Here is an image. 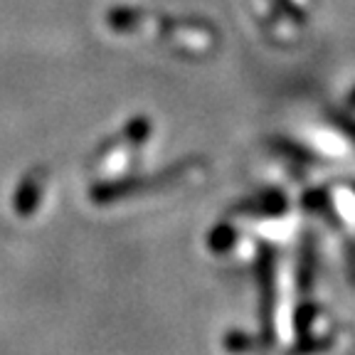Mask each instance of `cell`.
I'll use <instances>...</instances> for the list:
<instances>
[{
	"label": "cell",
	"instance_id": "cell-1",
	"mask_svg": "<svg viewBox=\"0 0 355 355\" xmlns=\"http://www.w3.org/2000/svg\"><path fill=\"white\" fill-rule=\"evenodd\" d=\"M198 168V158H185V161L173 163V166L163 168L158 173H148V175H126L114 178V180H101V183H94L89 188V200H92V205H114V202L131 200L136 195L150 193V190L171 188Z\"/></svg>",
	"mask_w": 355,
	"mask_h": 355
},
{
	"label": "cell",
	"instance_id": "cell-2",
	"mask_svg": "<svg viewBox=\"0 0 355 355\" xmlns=\"http://www.w3.org/2000/svg\"><path fill=\"white\" fill-rule=\"evenodd\" d=\"M279 252L269 242L259 244L257 254V286H259V323L261 333L277 338V304H279Z\"/></svg>",
	"mask_w": 355,
	"mask_h": 355
},
{
	"label": "cell",
	"instance_id": "cell-3",
	"mask_svg": "<svg viewBox=\"0 0 355 355\" xmlns=\"http://www.w3.org/2000/svg\"><path fill=\"white\" fill-rule=\"evenodd\" d=\"M288 210V198L284 190L269 188L261 190L257 195L239 200L230 207V215L232 217H247V220H274V217H282Z\"/></svg>",
	"mask_w": 355,
	"mask_h": 355
},
{
	"label": "cell",
	"instance_id": "cell-4",
	"mask_svg": "<svg viewBox=\"0 0 355 355\" xmlns=\"http://www.w3.org/2000/svg\"><path fill=\"white\" fill-rule=\"evenodd\" d=\"M47 188V168H35L17 183L12 193V210L20 217H33L42 205V195Z\"/></svg>",
	"mask_w": 355,
	"mask_h": 355
},
{
	"label": "cell",
	"instance_id": "cell-5",
	"mask_svg": "<svg viewBox=\"0 0 355 355\" xmlns=\"http://www.w3.org/2000/svg\"><path fill=\"white\" fill-rule=\"evenodd\" d=\"M318 269V242L313 232H304L299 244V259H296V286L301 296H309L313 284H316Z\"/></svg>",
	"mask_w": 355,
	"mask_h": 355
},
{
	"label": "cell",
	"instance_id": "cell-6",
	"mask_svg": "<svg viewBox=\"0 0 355 355\" xmlns=\"http://www.w3.org/2000/svg\"><path fill=\"white\" fill-rule=\"evenodd\" d=\"M301 207H304L309 215L323 220L331 230H340V225H343V222H340L338 210H336V205H333L331 190H328V188L306 190L304 198H301Z\"/></svg>",
	"mask_w": 355,
	"mask_h": 355
},
{
	"label": "cell",
	"instance_id": "cell-7",
	"mask_svg": "<svg viewBox=\"0 0 355 355\" xmlns=\"http://www.w3.org/2000/svg\"><path fill=\"white\" fill-rule=\"evenodd\" d=\"M277 345V338H269L264 333H244V331H227L225 333V338H222V348L227 350L232 355H259L266 353V350H272Z\"/></svg>",
	"mask_w": 355,
	"mask_h": 355
},
{
	"label": "cell",
	"instance_id": "cell-8",
	"mask_svg": "<svg viewBox=\"0 0 355 355\" xmlns=\"http://www.w3.org/2000/svg\"><path fill=\"white\" fill-rule=\"evenodd\" d=\"M266 146L274 150V153H279L282 158H286V161L296 163V166H321V155L313 153V150H309L304 144H296V141L291 139H284V136H272V139L266 141Z\"/></svg>",
	"mask_w": 355,
	"mask_h": 355
},
{
	"label": "cell",
	"instance_id": "cell-9",
	"mask_svg": "<svg viewBox=\"0 0 355 355\" xmlns=\"http://www.w3.org/2000/svg\"><path fill=\"white\" fill-rule=\"evenodd\" d=\"M148 12L144 8H131V6H116L106 12V25L114 33H133L146 22Z\"/></svg>",
	"mask_w": 355,
	"mask_h": 355
},
{
	"label": "cell",
	"instance_id": "cell-10",
	"mask_svg": "<svg viewBox=\"0 0 355 355\" xmlns=\"http://www.w3.org/2000/svg\"><path fill=\"white\" fill-rule=\"evenodd\" d=\"M336 333H304L286 350V355H323L336 345Z\"/></svg>",
	"mask_w": 355,
	"mask_h": 355
},
{
	"label": "cell",
	"instance_id": "cell-11",
	"mask_svg": "<svg viewBox=\"0 0 355 355\" xmlns=\"http://www.w3.org/2000/svg\"><path fill=\"white\" fill-rule=\"evenodd\" d=\"M237 242H239V230L230 220L217 222L215 227L210 230V234H207V247L215 254H225V252L234 250Z\"/></svg>",
	"mask_w": 355,
	"mask_h": 355
},
{
	"label": "cell",
	"instance_id": "cell-12",
	"mask_svg": "<svg viewBox=\"0 0 355 355\" xmlns=\"http://www.w3.org/2000/svg\"><path fill=\"white\" fill-rule=\"evenodd\" d=\"M150 131H153V123H150L148 116H133L131 121L123 126L121 141L131 146V148H141V146L148 141Z\"/></svg>",
	"mask_w": 355,
	"mask_h": 355
},
{
	"label": "cell",
	"instance_id": "cell-13",
	"mask_svg": "<svg viewBox=\"0 0 355 355\" xmlns=\"http://www.w3.org/2000/svg\"><path fill=\"white\" fill-rule=\"evenodd\" d=\"M318 311H321V306H318L316 301H311V299H304L299 306H296V309H294V331H296V336L311 333V326H313V321L318 318Z\"/></svg>",
	"mask_w": 355,
	"mask_h": 355
},
{
	"label": "cell",
	"instance_id": "cell-14",
	"mask_svg": "<svg viewBox=\"0 0 355 355\" xmlns=\"http://www.w3.org/2000/svg\"><path fill=\"white\" fill-rule=\"evenodd\" d=\"M331 121L333 126H338L340 131L348 136L350 144H355V119L350 114H343V111H331Z\"/></svg>",
	"mask_w": 355,
	"mask_h": 355
},
{
	"label": "cell",
	"instance_id": "cell-15",
	"mask_svg": "<svg viewBox=\"0 0 355 355\" xmlns=\"http://www.w3.org/2000/svg\"><path fill=\"white\" fill-rule=\"evenodd\" d=\"M343 257H345V274H348V284L355 286V239L348 237L343 244Z\"/></svg>",
	"mask_w": 355,
	"mask_h": 355
},
{
	"label": "cell",
	"instance_id": "cell-16",
	"mask_svg": "<svg viewBox=\"0 0 355 355\" xmlns=\"http://www.w3.org/2000/svg\"><path fill=\"white\" fill-rule=\"evenodd\" d=\"M345 104H348V109H350V111H355V87L348 92V99H345Z\"/></svg>",
	"mask_w": 355,
	"mask_h": 355
},
{
	"label": "cell",
	"instance_id": "cell-17",
	"mask_svg": "<svg viewBox=\"0 0 355 355\" xmlns=\"http://www.w3.org/2000/svg\"><path fill=\"white\" fill-rule=\"evenodd\" d=\"M350 190H353V193H355V183H350Z\"/></svg>",
	"mask_w": 355,
	"mask_h": 355
}]
</instances>
